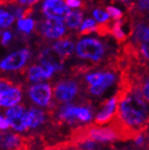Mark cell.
Segmentation results:
<instances>
[{
	"mask_svg": "<svg viewBox=\"0 0 149 150\" xmlns=\"http://www.w3.org/2000/svg\"><path fill=\"white\" fill-rule=\"evenodd\" d=\"M116 97L117 117L113 119L111 126L118 133L119 139H135L149 126V105L146 98L126 76L121 77Z\"/></svg>",
	"mask_w": 149,
	"mask_h": 150,
	"instance_id": "obj_1",
	"label": "cell"
},
{
	"mask_svg": "<svg viewBox=\"0 0 149 150\" xmlns=\"http://www.w3.org/2000/svg\"><path fill=\"white\" fill-rule=\"evenodd\" d=\"M76 52L79 58L98 62L104 55V47L95 38H85L79 40L76 47Z\"/></svg>",
	"mask_w": 149,
	"mask_h": 150,
	"instance_id": "obj_2",
	"label": "cell"
},
{
	"mask_svg": "<svg viewBox=\"0 0 149 150\" xmlns=\"http://www.w3.org/2000/svg\"><path fill=\"white\" fill-rule=\"evenodd\" d=\"M131 35L132 44L130 45L143 58L149 60V23H138L134 25Z\"/></svg>",
	"mask_w": 149,
	"mask_h": 150,
	"instance_id": "obj_3",
	"label": "cell"
},
{
	"mask_svg": "<svg viewBox=\"0 0 149 150\" xmlns=\"http://www.w3.org/2000/svg\"><path fill=\"white\" fill-rule=\"evenodd\" d=\"M1 91H0V104L2 108H12L17 105L21 100L23 93L19 86H16L12 81L6 78L1 79Z\"/></svg>",
	"mask_w": 149,
	"mask_h": 150,
	"instance_id": "obj_4",
	"label": "cell"
},
{
	"mask_svg": "<svg viewBox=\"0 0 149 150\" xmlns=\"http://www.w3.org/2000/svg\"><path fill=\"white\" fill-rule=\"evenodd\" d=\"M59 119L62 122L74 124V121H89L92 119V111L85 107H76V105H64L60 109Z\"/></svg>",
	"mask_w": 149,
	"mask_h": 150,
	"instance_id": "obj_5",
	"label": "cell"
},
{
	"mask_svg": "<svg viewBox=\"0 0 149 150\" xmlns=\"http://www.w3.org/2000/svg\"><path fill=\"white\" fill-rule=\"evenodd\" d=\"M33 142L29 137H23L19 134L4 132L1 134V150H29Z\"/></svg>",
	"mask_w": 149,
	"mask_h": 150,
	"instance_id": "obj_6",
	"label": "cell"
},
{
	"mask_svg": "<svg viewBox=\"0 0 149 150\" xmlns=\"http://www.w3.org/2000/svg\"><path fill=\"white\" fill-rule=\"evenodd\" d=\"M43 12L49 19L63 21L72 11L62 0H45L43 4Z\"/></svg>",
	"mask_w": 149,
	"mask_h": 150,
	"instance_id": "obj_7",
	"label": "cell"
},
{
	"mask_svg": "<svg viewBox=\"0 0 149 150\" xmlns=\"http://www.w3.org/2000/svg\"><path fill=\"white\" fill-rule=\"evenodd\" d=\"M6 117L9 119L11 127L16 131H26L29 128L28 111L23 105H14L6 112Z\"/></svg>",
	"mask_w": 149,
	"mask_h": 150,
	"instance_id": "obj_8",
	"label": "cell"
},
{
	"mask_svg": "<svg viewBox=\"0 0 149 150\" xmlns=\"http://www.w3.org/2000/svg\"><path fill=\"white\" fill-rule=\"evenodd\" d=\"M51 95V86L47 83H36L29 88L30 98L40 107H47L50 103Z\"/></svg>",
	"mask_w": 149,
	"mask_h": 150,
	"instance_id": "obj_9",
	"label": "cell"
},
{
	"mask_svg": "<svg viewBox=\"0 0 149 150\" xmlns=\"http://www.w3.org/2000/svg\"><path fill=\"white\" fill-rule=\"evenodd\" d=\"M78 94V85L72 80L60 81L55 87V98L59 102H68Z\"/></svg>",
	"mask_w": 149,
	"mask_h": 150,
	"instance_id": "obj_10",
	"label": "cell"
},
{
	"mask_svg": "<svg viewBox=\"0 0 149 150\" xmlns=\"http://www.w3.org/2000/svg\"><path fill=\"white\" fill-rule=\"evenodd\" d=\"M30 52L28 49H23L20 51H16L8 55L6 59H3L0 67L1 70H16L20 69L26 64Z\"/></svg>",
	"mask_w": 149,
	"mask_h": 150,
	"instance_id": "obj_11",
	"label": "cell"
},
{
	"mask_svg": "<svg viewBox=\"0 0 149 150\" xmlns=\"http://www.w3.org/2000/svg\"><path fill=\"white\" fill-rule=\"evenodd\" d=\"M117 105H118V100L117 97L114 96L111 99L106 101L101 111L96 115L95 118V124L98 126H104L106 124L112 121L115 118V114L117 111Z\"/></svg>",
	"mask_w": 149,
	"mask_h": 150,
	"instance_id": "obj_12",
	"label": "cell"
},
{
	"mask_svg": "<svg viewBox=\"0 0 149 150\" xmlns=\"http://www.w3.org/2000/svg\"><path fill=\"white\" fill-rule=\"evenodd\" d=\"M40 33L47 38H60L65 34V26L63 21L55 19H47L45 20L40 27Z\"/></svg>",
	"mask_w": 149,
	"mask_h": 150,
	"instance_id": "obj_13",
	"label": "cell"
},
{
	"mask_svg": "<svg viewBox=\"0 0 149 150\" xmlns=\"http://www.w3.org/2000/svg\"><path fill=\"white\" fill-rule=\"evenodd\" d=\"M38 62L40 65L52 67L55 71L62 70L64 66V58L53 49H44L40 51L38 54Z\"/></svg>",
	"mask_w": 149,
	"mask_h": 150,
	"instance_id": "obj_14",
	"label": "cell"
},
{
	"mask_svg": "<svg viewBox=\"0 0 149 150\" xmlns=\"http://www.w3.org/2000/svg\"><path fill=\"white\" fill-rule=\"evenodd\" d=\"M55 70L52 67L44 65H33L28 70V78L32 82H38L50 78Z\"/></svg>",
	"mask_w": 149,
	"mask_h": 150,
	"instance_id": "obj_15",
	"label": "cell"
},
{
	"mask_svg": "<svg viewBox=\"0 0 149 150\" xmlns=\"http://www.w3.org/2000/svg\"><path fill=\"white\" fill-rule=\"evenodd\" d=\"M115 81V75L113 72L106 71L104 72V77H103L102 81L98 85H95V86H89V93L94 96H100L102 95L103 93L106 92L110 86L113 85Z\"/></svg>",
	"mask_w": 149,
	"mask_h": 150,
	"instance_id": "obj_16",
	"label": "cell"
},
{
	"mask_svg": "<svg viewBox=\"0 0 149 150\" xmlns=\"http://www.w3.org/2000/svg\"><path fill=\"white\" fill-rule=\"evenodd\" d=\"M52 49L55 50L62 58L66 59L72 54L74 46L72 40H70L69 38H64V40H57V43L53 44Z\"/></svg>",
	"mask_w": 149,
	"mask_h": 150,
	"instance_id": "obj_17",
	"label": "cell"
},
{
	"mask_svg": "<svg viewBox=\"0 0 149 150\" xmlns=\"http://www.w3.org/2000/svg\"><path fill=\"white\" fill-rule=\"evenodd\" d=\"M28 118H29V128L35 129L40 127L45 120V114L42 110L37 108H30L28 111Z\"/></svg>",
	"mask_w": 149,
	"mask_h": 150,
	"instance_id": "obj_18",
	"label": "cell"
},
{
	"mask_svg": "<svg viewBox=\"0 0 149 150\" xmlns=\"http://www.w3.org/2000/svg\"><path fill=\"white\" fill-rule=\"evenodd\" d=\"M82 18H83V15L81 12L72 11L65 19L66 26L70 29H77L80 26H82V23H82Z\"/></svg>",
	"mask_w": 149,
	"mask_h": 150,
	"instance_id": "obj_19",
	"label": "cell"
},
{
	"mask_svg": "<svg viewBox=\"0 0 149 150\" xmlns=\"http://www.w3.org/2000/svg\"><path fill=\"white\" fill-rule=\"evenodd\" d=\"M18 29L23 33H30L32 30L34 29L35 23L32 18H21L18 20Z\"/></svg>",
	"mask_w": 149,
	"mask_h": 150,
	"instance_id": "obj_20",
	"label": "cell"
},
{
	"mask_svg": "<svg viewBox=\"0 0 149 150\" xmlns=\"http://www.w3.org/2000/svg\"><path fill=\"white\" fill-rule=\"evenodd\" d=\"M14 18L15 16L13 14L9 13L6 10H1V12H0V25H1V28L3 29V28L10 27L14 21Z\"/></svg>",
	"mask_w": 149,
	"mask_h": 150,
	"instance_id": "obj_21",
	"label": "cell"
},
{
	"mask_svg": "<svg viewBox=\"0 0 149 150\" xmlns=\"http://www.w3.org/2000/svg\"><path fill=\"white\" fill-rule=\"evenodd\" d=\"M96 27H97V25H96L94 19L89 18V19L84 20L83 23H82V26H81V28H80V35L93 33V32H95V30H96Z\"/></svg>",
	"mask_w": 149,
	"mask_h": 150,
	"instance_id": "obj_22",
	"label": "cell"
},
{
	"mask_svg": "<svg viewBox=\"0 0 149 150\" xmlns=\"http://www.w3.org/2000/svg\"><path fill=\"white\" fill-rule=\"evenodd\" d=\"M103 77H104V72L102 71H97L93 72V74H89L86 76V82L89 84V86H95L98 85L102 81Z\"/></svg>",
	"mask_w": 149,
	"mask_h": 150,
	"instance_id": "obj_23",
	"label": "cell"
},
{
	"mask_svg": "<svg viewBox=\"0 0 149 150\" xmlns=\"http://www.w3.org/2000/svg\"><path fill=\"white\" fill-rule=\"evenodd\" d=\"M93 15H94L95 19L97 20V21H99L100 23H106V21H109V20H110L109 14H108L106 11H102L101 9L94 10V12H93Z\"/></svg>",
	"mask_w": 149,
	"mask_h": 150,
	"instance_id": "obj_24",
	"label": "cell"
},
{
	"mask_svg": "<svg viewBox=\"0 0 149 150\" xmlns=\"http://www.w3.org/2000/svg\"><path fill=\"white\" fill-rule=\"evenodd\" d=\"M106 13L109 14V16L111 18H113L114 20H121L123 18V12L119 9L115 8V6H108L106 8Z\"/></svg>",
	"mask_w": 149,
	"mask_h": 150,
	"instance_id": "obj_25",
	"label": "cell"
},
{
	"mask_svg": "<svg viewBox=\"0 0 149 150\" xmlns=\"http://www.w3.org/2000/svg\"><path fill=\"white\" fill-rule=\"evenodd\" d=\"M37 1H40V0H1V3L2 4H12V3L18 2L23 6H32Z\"/></svg>",
	"mask_w": 149,
	"mask_h": 150,
	"instance_id": "obj_26",
	"label": "cell"
},
{
	"mask_svg": "<svg viewBox=\"0 0 149 150\" xmlns=\"http://www.w3.org/2000/svg\"><path fill=\"white\" fill-rule=\"evenodd\" d=\"M64 2L66 3L67 6L74 8V9L80 8V6H82V1H81V0H64Z\"/></svg>",
	"mask_w": 149,
	"mask_h": 150,
	"instance_id": "obj_27",
	"label": "cell"
},
{
	"mask_svg": "<svg viewBox=\"0 0 149 150\" xmlns=\"http://www.w3.org/2000/svg\"><path fill=\"white\" fill-rule=\"evenodd\" d=\"M12 40V34L9 31H3L2 34H1V43L2 45H8L10 43V40Z\"/></svg>",
	"mask_w": 149,
	"mask_h": 150,
	"instance_id": "obj_28",
	"label": "cell"
},
{
	"mask_svg": "<svg viewBox=\"0 0 149 150\" xmlns=\"http://www.w3.org/2000/svg\"><path fill=\"white\" fill-rule=\"evenodd\" d=\"M142 93H143L144 97L146 98V100L149 102V79L143 84V86H142Z\"/></svg>",
	"mask_w": 149,
	"mask_h": 150,
	"instance_id": "obj_29",
	"label": "cell"
},
{
	"mask_svg": "<svg viewBox=\"0 0 149 150\" xmlns=\"http://www.w3.org/2000/svg\"><path fill=\"white\" fill-rule=\"evenodd\" d=\"M138 9L143 11H149V0H138Z\"/></svg>",
	"mask_w": 149,
	"mask_h": 150,
	"instance_id": "obj_30",
	"label": "cell"
},
{
	"mask_svg": "<svg viewBox=\"0 0 149 150\" xmlns=\"http://www.w3.org/2000/svg\"><path fill=\"white\" fill-rule=\"evenodd\" d=\"M0 127H1V130H6L9 127H11L9 119L6 118V117L1 116V118H0Z\"/></svg>",
	"mask_w": 149,
	"mask_h": 150,
	"instance_id": "obj_31",
	"label": "cell"
},
{
	"mask_svg": "<svg viewBox=\"0 0 149 150\" xmlns=\"http://www.w3.org/2000/svg\"><path fill=\"white\" fill-rule=\"evenodd\" d=\"M45 150H55V148H50V149H45Z\"/></svg>",
	"mask_w": 149,
	"mask_h": 150,
	"instance_id": "obj_32",
	"label": "cell"
}]
</instances>
